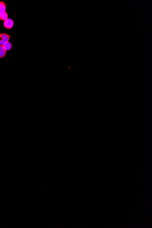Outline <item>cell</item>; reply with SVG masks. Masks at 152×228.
Instances as JSON below:
<instances>
[{
    "instance_id": "cell-3",
    "label": "cell",
    "mask_w": 152,
    "mask_h": 228,
    "mask_svg": "<svg viewBox=\"0 0 152 228\" xmlns=\"http://www.w3.org/2000/svg\"><path fill=\"white\" fill-rule=\"evenodd\" d=\"M8 15L7 12H0V20L5 21L8 18Z\"/></svg>"
},
{
    "instance_id": "cell-2",
    "label": "cell",
    "mask_w": 152,
    "mask_h": 228,
    "mask_svg": "<svg viewBox=\"0 0 152 228\" xmlns=\"http://www.w3.org/2000/svg\"><path fill=\"white\" fill-rule=\"evenodd\" d=\"M3 26L7 29H11L14 26L13 20L11 18H8L7 19L4 21Z\"/></svg>"
},
{
    "instance_id": "cell-4",
    "label": "cell",
    "mask_w": 152,
    "mask_h": 228,
    "mask_svg": "<svg viewBox=\"0 0 152 228\" xmlns=\"http://www.w3.org/2000/svg\"><path fill=\"white\" fill-rule=\"evenodd\" d=\"M7 51L3 46H0V59H3L7 55Z\"/></svg>"
},
{
    "instance_id": "cell-1",
    "label": "cell",
    "mask_w": 152,
    "mask_h": 228,
    "mask_svg": "<svg viewBox=\"0 0 152 228\" xmlns=\"http://www.w3.org/2000/svg\"><path fill=\"white\" fill-rule=\"evenodd\" d=\"M11 37L10 35L7 33H0V46H3L9 42Z\"/></svg>"
},
{
    "instance_id": "cell-6",
    "label": "cell",
    "mask_w": 152,
    "mask_h": 228,
    "mask_svg": "<svg viewBox=\"0 0 152 228\" xmlns=\"http://www.w3.org/2000/svg\"><path fill=\"white\" fill-rule=\"evenodd\" d=\"M6 5L3 2H0V12H6Z\"/></svg>"
},
{
    "instance_id": "cell-5",
    "label": "cell",
    "mask_w": 152,
    "mask_h": 228,
    "mask_svg": "<svg viewBox=\"0 0 152 228\" xmlns=\"http://www.w3.org/2000/svg\"><path fill=\"white\" fill-rule=\"evenodd\" d=\"M3 47L5 49L6 51L7 52V51H10V50H11L12 47V45L11 42L9 41L7 43H6L5 45H4Z\"/></svg>"
}]
</instances>
